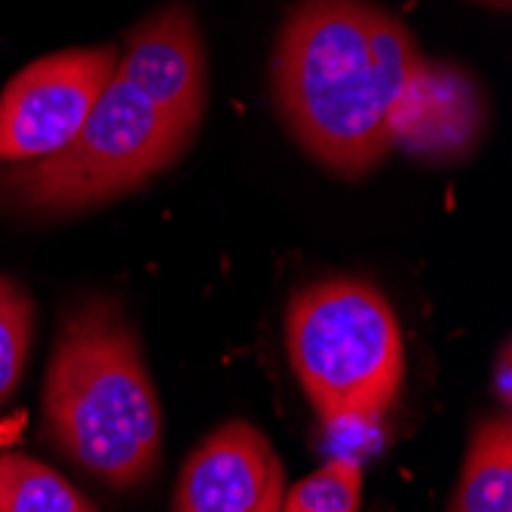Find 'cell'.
Masks as SVG:
<instances>
[{"instance_id": "obj_13", "label": "cell", "mask_w": 512, "mask_h": 512, "mask_svg": "<svg viewBox=\"0 0 512 512\" xmlns=\"http://www.w3.org/2000/svg\"><path fill=\"white\" fill-rule=\"evenodd\" d=\"M512 356H509V341H503L500 353H497V371H494V393L500 399L503 408H509L512 402Z\"/></svg>"}, {"instance_id": "obj_10", "label": "cell", "mask_w": 512, "mask_h": 512, "mask_svg": "<svg viewBox=\"0 0 512 512\" xmlns=\"http://www.w3.org/2000/svg\"><path fill=\"white\" fill-rule=\"evenodd\" d=\"M0 512H102L62 473L46 463L0 448Z\"/></svg>"}, {"instance_id": "obj_8", "label": "cell", "mask_w": 512, "mask_h": 512, "mask_svg": "<svg viewBox=\"0 0 512 512\" xmlns=\"http://www.w3.org/2000/svg\"><path fill=\"white\" fill-rule=\"evenodd\" d=\"M482 105L473 80L427 62L405 102L396 145L427 157H460L476 142Z\"/></svg>"}, {"instance_id": "obj_12", "label": "cell", "mask_w": 512, "mask_h": 512, "mask_svg": "<svg viewBox=\"0 0 512 512\" xmlns=\"http://www.w3.org/2000/svg\"><path fill=\"white\" fill-rule=\"evenodd\" d=\"M362 497V470L356 460L338 457L322 463L307 479L286 491L283 506L316 509V512H356Z\"/></svg>"}, {"instance_id": "obj_7", "label": "cell", "mask_w": 512, "mask_h": 512, "mask_svg": "<svg viewBox=\"0 0 512 512\" xmlns=\"http://www.w3.org/2000/svg\"><path fill=\"white\" fill-rule=\"evenodd\" d=\"M286 467L249 421L215 427L184 460L172 512H283Z\"/></svg>"}, {"instance_id": "obj_6", "label": "cell", "mask_w": 512, "mask_h": 512, "mask_svg": "<svg viewBox=\"0 0 512 512\" xmlns=\"http://www.w3.org/2000/svg\"><path fill=\"white\" fill-rule=\"evenodd\" d=\"M114 77L142 92L148 105L191 142L209 96L206 43L194 13L172 4L138 22L126 34Z\"/></svg>"}, {"instance_id": "obj_11", "label": "cell", "mask_w": 512, "mask_h": 512, "mask_svg": "<svg viewBox=\"0 0 512 512\" xmlns=\"http://www.w3.org/2000/svg\"><path fill=\"white\" fill-rule=\"evenodd\" d=\"M34 338V301L13 276H0V405L22 381Z\"/></svg>"}, {"instance_id": "obj_1", "label": "cell", "mask_w": 512, "mask_h": 512, "mask_svg": "<svg viewBox=\"0 0 512 512\" xmlns=\"http://www.w3.org/2000/svg\"><path fill=\"white\" fill-rule=\"evenodd\" d=\"M427 59L411 31L371 0H301L276 34L270 83L295 142L356 178L393 148Z\"/></svg>"}, {"instance_id": "obj_2", "label": "cell", "mask_w": 512, "mask_h": 512, "mask_svg": "<svg viewBox=\"0 0 512 512\" xmlns=\"http://www.w3.org/2000/svg\"><path fill=\"white\" fill-rule=\"evenodd\" d=\"M43 430L108 488L145 485L163 457V408L142 341L108 298L71 307L43 381Z\"/></svg>"}, {"instance_id": "obj_4", "label": "cell", "mask_w": 512, "mask_h": 512, "mask_svg": "<svg viewBox=\"0 0 512 512\" xmlns=\"http://www.w3.org/2000/svg\"><path fill=\"white\" fill-rule=\"evenodd\" d=\"M188 145L142 92L111 77L83 129L62 151L0 166V209L65 215L111 203L169 169Z\"/></svg>"}, {"instance_id": "obj_3", "label": "cell", "mask_w": 512, "mask_h": 512, "mask_svg": "<svg viewBox=\"0 0 512 512\" xmlns=\"http://www.w3.org/2000/svg\"><path fill=\"white\" fill-rule=\"evenodd\" d=\"M286 350L325 424H368L399 399L405 344L390 301L362 279H322L292 295Z\"/></svg>"}, {"instance_id": "obj_5", "label": "cell", "mask_w": 512, "mask_h": 512, "mask_svg": "<svg viewBox=\"0 0 512 512\" xmlns=\"http://www.w3.org/2000/svg\"><path fill=\"white\" fill-rule=\"evenodd\" d=\"M117 56L114 43H102L25 65L0 92V166L62 151L111 83Z\"/></svg>"}, {"instance_id": "obj_9", "label": "cell", "mask_w": 512, "mask_h": 512, "mask_svg": "<svg viewBox=\"0 0 512 512\" xmlns=\"http://www.w3.org/2000/svg\"><path fill=\"white\" fill-rule=\"evenodd\" d=\"M448 512H512V424L509 414L476 427Z\"/></svg>"}, {"instance_id": "obj_14", "label": "cell", "mask_w": 512, "mask_h": 512, "mask_svg": "<svg viewBox=\"0 0 512 512\" xmlns=\"http://www.w3.org/2000/svg\"><path fill=\"white\" fill-rule=\"evenodd\" d=\"M479 4H488V7H497V10H509L512 0H479Z\"/></svg>"}, {"instance_id": "obj_15", "label": "cell", "mask_w": 512, "mask_h": 512, "mask_svg": "<svg viewBox=\"0 0 512 512\" xmlns=\"http://www.w3.org/2000/svg\"><path fill=\"white\" fill-rule=\"evenodd\" d=\"M283 512H316V509H298V506H283Z\"/></svg>"}]
</instances>
